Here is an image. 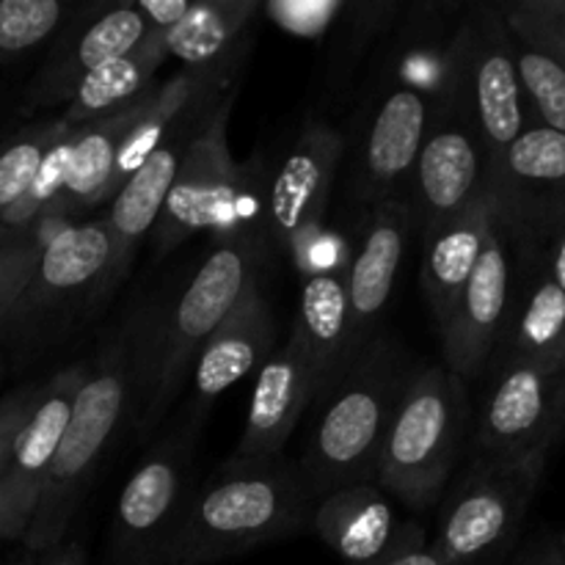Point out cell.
<instances>
[{
  "label": "cell",
  "instance_id": "6da1fadb",
  "mask_svg": "<svg viewBox=\"0 0 565 565\" xmlns=\"http://www.w3.org/2000/svg\"><path fill=\"white\" fill-rule=\"evenodd\" d=\"M315 497L301 469L276 461H226L185 497L163 565H213L312 524Z\"/></svg>",
  "mask_w": 565,
  "mask_h": 565
},
{
  "label": "cell",
  "instance_id": "7a4b0ae2",
  "mask_svg": "<svg viewBox=\"0 0 565 565\" xmlns=\"http://www.w3.org/2000/svg\"><path fill=\"white\" fill-rule=\"evenodd\" d=\"M263 257V235L215 241L163 318L149 329L138 326L136 401L143 406L138 417L141 430L154 428L163 419L185 386L207 337L237 307L248 287L259 285Z\"/></svg>",
  "mask_w": 565,
  "mask_h": 565
},
{
  "label": "cell",
  "instance_id": "3957f363",
  "mask_svg": "<svg viewBox=\"0 0 565 565\" xmlns=\"http://www.w3.org/2000/svg\"><path fill=\"white\" fill-rule=\"evenodd\" d=\"M414 367L401 348L375 334L326 386L301 469L315 500L337 489L375 483L381 447Z\"/></svg>",
  "mask_w": 565,
  "mask_h": 565
},
{
  "label": "cell",
  "instance_id": "277c9868",
  "mask_svg": "<svg viewBox=\"0 0 565 565\" xmlns=\"http://www.w3.org/2000/svg\"><path fill=\"white\" fill-rule=\"evenodd\" d=\"M136 381L138 323H130L103 348L97 362L88 364L86 381L77 392L58 452L44 480L36 513L22 539L31 552L42 555L64 541L92 475L97 472L99 456L136 401Z\"/></svg>",
  "mask_w": 565,
  "mask_h": 565
},
{
  "label": "cell",
  "instance_id": "5b68a950",
  "mask_svg": "<svg viewBox=\"0 0 565 565\" xmlns=\"http://www.w3.org/2000/svg\"><path fill=\"white\" fill-rule=\"evenodd\" d=\"M235 92L215 99L193 127V136L182 152L171 191L154 224L158 254L174 252L196 232H213L215 241L237 235H263L265 193L257 177L232 160L226 143Z\"/></svg>",
  "mask_w": 565,
  "mask_h": 565
},
{
  "label": "cell",
  "instance_id": "8992f818",
  "mask_svg": "<svg viewBox=\"0 0 565 565\" xmlns=\"http://www.w3.org/2000/svg\"><path fill=\"white\" fill-rule=\"evenodd\" d=\"M472 419L467 384L447 367H419L408 379L381 447L375 486L412 511L439 502Z\"/></svg>",
  "mask_w": 565,
  "mask_h": 565
},
{
  "label": "cell",
  "instance_id": "52a82bcc",
  "mask_svg": "<svg viewBox=\"0 0 565 565\" xmlns=\"http://www.w3.org/2000/svg\"><path fill=\"white\" fill-rule=\"evenodd\" d=\"M439 72L434 108L467 121L489 163L533 125L500 3H478L463 14L447 42Z\"/></svg>",
  "mask_w": 565,
  "mask_h": 565
},
{
  "label": "cell",
  "instance_id": "ba28073f",
  "mask_svg": "<svg viewBox=\"0 0 565 565\" xmlns=\"http://www.w3.org/2000/svg\"><path fill=\"white\" fill-rule=\"evenodd\" d=\"M483 379L472 458L550 461L565 439V359L497 364Z\"/></svg>",
  "mask_w": 565,
  "mask_h": 565
},
{
  "label": "cell",
  "instance_id": "9c48e42d",
  "mask_svg": "<svg viewBox=\"0 0 565 565\" xmlns=\"http://www.w3.org/2000/svg\"><path fill=\"white\" fill-rule=\"evenodd\" d=\"M546 461L472 458L441 502L439 533L430 546L441 565H475L505 550L522 530L539 494Z\"/></svg>",
  "mask_w": 565,
  "mask_h": 565
},
{
  "label": "cell",
  "instance_id": "30bf717a",
  "mask_svg": "<svg viewBox=\"0 0 565 565\" xmlns=\"http://www.w3.org/2000/svg\"><path fill=\"white\" fill-rule=\"evenodd\" d=\"M342 158L345 136L326 119H309L265 193L268 232L285 252L303 263H309L312 246L323 235V215Z\"/></svg>",
  "mask_w": 565,
  "mask_h": 565
},
{
  "label": "cell",
  "instance_id": "8fae6325",
  "mask_svg": "<svg viewBox=\"0 0 565 565\" xmlns=\"http://www.w3.org/2000/svg\"><path fill=\"white\" fill-rule=\"evenodd\" d=\"M88 364H70L36 390L0 478V541H22L58 452Z\"/></svg>",
  "mask_w": 565,
  "mask_h": 565
},
{
  "label": "cell",
  "instance_id": "7c38bea8",
  "mask_svg": "<svg viewBox=\"0 0 565 565\" xmlns=\"http://www.w3.org/2000/svg\"><path fill=\"white\" fill-rule=\"evenodd\" d=\"M491 163L472 127L450 110H436L406 185L412 230L423 237L489 196Z\"/></svg>",
  "mask_w": 565,
  "mask_h": 565
},
{
  "label": "cell",
  "instance_id": "4fadbf2b",
  "mask_svg": "<svg viewBox=\"0 0 565 565\" xmlns=\"http://www.w3.org/2000/svg\"><path fill=\"white\" fill-rule=\"evenodd\" d=\"M513 281V254L505 230L491 221L486 235V246L480 252L478 265L469 276L467 287L452 307L450 320L439 331L441 348H445V367L463 384L483 379L500 345L502 329H505L508 303H511Z\"/></svg>",
  "mask_w": 565,
  "mask_h": 565
},
{
  "label": "cell",
  "instance_id": "5bb4252c",
  "mask_svg": "<svg viewBox=\"0 0 565 565\" xmlns=\"http://www.w3.org/2000/svg\"><path fill=\"white\" fill-rule=\"evenodd\" d=\"M430 121H434V103L414 83L395 77L390 86L381 88L356 147L353 188L359 202L373 207L384 199L406 196L408 177L417 163Z\"/></svg>",
  "mask_w": 565,
  "mask_h": 565
},
{
  "label": "cell",
  "instance_id": "9a60e30c",
  "mask_svg": "<svg viewBox=\"0 0 565 565\" xmlns=\"http://www.w3.org/2000/svg\"><path fill=\"white\" fill-rule=\"evenodd\" d=\"M188 441L160 445L132 472L116 502L110 530L114 565H163L171 530L185 502Z\"/></svg>",
  "mask_w": 565,
  "mask_h": 565
},
{
  "label": "cell",
  "instance_id": "2e32d148",
  "mask_svg": "<svg viewBox=\"0 0 565 565\" xmlns=\"http://www.w3.org/2000/svg\"><path fill=\"white\" fill-rule=\"evenodd\" d=\"M489 193L497 221L522 232L565 213V136L530 125L491 163Z\"/></svg>",
  "mask_w": 565,
  "mask_h": 565
},
{
  "label": "cell",
  "instance_id": "e0dca14e",
  "mask_svg": "<svg viewBox=\"0 0 565 565\" xmlns=\"http://www.w3.org/2000/svg\"><path fill=\"white\" fill-rule=\"evenodd\" d=\"M320 375L301 337L290 331L285 345L274 348L257 370L246 428L235 447L232 461H276L290 441L298 419L309 403L320 397Z\"/></svg>",
  "mask_w": 565,
  "mask_h": 565
},
{
  "label": "cell",
  "instance_id": "ac0fdd59",
  "mask_svg": "<svg viewBox=\"0 0 565 565\" xmlns=\"http://www.w3.org/2000/svg\"><path fill=\"white\" fill-rule=\"evenodd\" d=\"M154 31L141 14L138 3H121L103 9L88 22L72 25L55 42L42 70L33 75L28 86V108H53L70 103L72 94L99 66L121 58L141 47Z\"/></svg>",
  "mask_w": 565,
  "mask_h": 565
},
{
  "label": "cell",
  "instance_id": "d6986e66",
  "mask_svg": "<svg viewBox=\"0 0 565 565\" xmlns=\"http://www.w3.org/2000/svg\"><path fill=\"white\" fill-rule=\"evenodd\" d=\"M408 232H412V207L406 196L384 199L370 207L362 237L348 257V298H351L359 351L373 340L384 318L406 254Z\"/></svg>",
  "mask_w": 565,
  "mask_h": 565
},
{
  "label": "cell",
  "instance_id": "ffe728a7",
  "mask_svg": "<svg viewBox=\"0 0 565 565\" xmlns=\"http://www.w3.org/2000/svg\"><path fill=\"white\" fill-rule=\"evenodd\" d=\"M276 320L259 285L248 287L237 307L207 337L191 367L193 414L202 419L215 401L259 370L274 353Z\"/></svg>",
  "mask_w": 565,
  "mask_h": 565
},
{
  "label": "cell",
  "instance_id": "44dd1931",
  "mask_svg": "<svg viewBox=\"0 0 565 565\" xmlns=\"http://www.w3.org/2000/svg\"><path fill=\"white\" fill-rule=\"evenodd\" d=\"M508 243L513 254L511 303L489 370L508 362L565 359V292L527 246L511 237Z\"/></svg>",
  "mask_w": 565,
  "mask_h": 565
},
{
  "label": "cell",
  "instance_id": "7402d4cb",
  "mask_svg": "<svg viewBox=\"0 0 565 565\" xmlns=\"http://www.w3.org/2000/svg\"><path fill=\"white\" fill-rule=\"evenodd\" d=\"M114 270V241L103 221L66 224L42 243L36 270L17 312L58 307L66 298L83 296L92 287L105 290Z\"/></svg>",
  "mask_w": 565,
  "mask_h": 565
},
{
  "label": "cell",
  "instance_id": "603a6c76",
  "mask_svg": "<svg viewBox=\"0 0 565 565\" xmlns=\"http://www.w3.org/2000/svg\"><path fill=\"white\" fill-rule=\"evenodd\" d=\"M312 527L345 565H370L403 539L408 524L397 519L386 491L375 483H359L320 497Z\"/></svg>",
  "mask_w": 565,
  "mask_h": 565
},
{
  "label": "cell",
  "instance_id": "cb8c5ba5",
  "mask_svg": "<svg viewBox=\"0 0 565 565\" xmlns=\"http://www.w3.org/2000/svg\"><path fill=\"white\" fill-rule=\"evenodd\" d=\"M204 116V114H202ZM196 127V125H193ZM193 127H180V130L171 132L125 182H121L119 191L110 199V210L105 215V224H108L110 241H114V270H110V281H119L127 274L132 263V254H136L138 243L154 230L160 218V210H163L166 196L171 191V182H174L177 169H180L182 152H185L188 141L193 136Z\"/></svg>",
  "mask_w": 565,
  "mask_h": 565
},
{
  "label": "cell",
  "instance_id": "d4e9b609",
  "mask_svg": "<svg viewBox=\"0 0 565 565\" xmlns=\"http://www.w3.org/2000/svg\"><path fill=\"white\" fill-rule=\"evenodd\" d=\"M301 337L320 375V395L326 386L359 356L353 334L351 298H348V259L329 268L307 270L298 298V315L292 329Z\"/></svg>",
  "mask_w": 565,
  "mask_h": 565
},
{
  "label": "cell",
  "instance_id": "484cf974",
  "mask_svg": "<svg viewBox=\"0 0 565 565\" xmlns=\"http://www.w3.org/2000/svg\"><path fill=\"white\" fill-rule=\"evenodd\" d=\"M494 221V199L491 193L480 199L467 213L456 215L447 224L436 226L423 237V268L419 285L434 315L436 331H441L450 320L458 296L467 287L480 252L486 246V235Z\"/></svg>",
  "mask_w": 565,
  "mask_h": 565
},
{
  "label": "cell",
  "instance_id": "4316f807",
  "mask_svg": "<svg viewBox=\"0 0 565 565\" xmlns=\"http://www.w3.org/2000/svg\"><path fill=\"white\" fill-rule=\"evenodd\" d=\"M259 14L257 0H202L160 33V44L185 70H226L235 64L237 47L246 44L248 28Z\"/></svg>",
  "mask_w": 565,
  "mask_h": 565
},
{
  "label": "cell",
  "instance_id": "83f0119b",
  "mask_svg": "<svg viewBox=\"0 0 565 565\" xmlns=\"http://www.w3.org/2000/svg\"><path fill=\"white\" fill-rule=\"evenodd\" d=\"M166 58L169 55L160 44V33H154L138 50L83 77L58 119L70 127H83L136 108L154 88V75Z\"/></svg>",
  "mask_w": 565,
  "mask_h": 565
},
{
  "label": "cell",
  "instance_id": "f1b7e54d",
  "mask_svg": "<svg viewBox=\"0 0 565 565\" xmlns=\"http://www.w3.org/2000/svg\"><path fill=\"white\" fill-rule=\"evenodd\" d=\"M136 108L77 127L75 143H72L70 177H66V188L55 204L53 215L81 213V210L94 207L99 202H110L108 185L110 174H114V160Z\"/></svg>",
  "mask_w": 565,
  "mask_h": 565
},
{
  "label": "cell",
  "instance_id": "f546056e",
  "mask_svg": "<svg viewBox=\"0 0 565 565\" xmlns=\"http://www.w3.org/2000/svg\"><path fill=\"white\" fill-rule=\"evenodd\" d=\"M513 61L533 125L565 136V66L539 44L511 31Z\"/></svg>",
  "mask_w": 565,
  "mask_h": 565
},
{
  "label": "cell",
  "instance_id": "4dcf8cb0",
  "mask_svg": "<svg viewBox=\"0 0 565 565\" xmlns=\"http://www.w3.org/2000/svg\"><path fill=\"white\" fill-rule=\"evenodd\" d=\"M70 130L72 127L61 119H50L31 127L0 149V213H6L11 204L25 196L50 149Z\"/></svg>",
  "mask_w": 565,
  "mask_h": 565
},
{
  "label": "cell",
  "instance_id": "1f68e13d",
  "mask_svg": "<svg viewBox=\"0 0 565 565\" xmlns=\"http://www.w3.org/2000/svg\"><path fill=\"white\" fill-rule=\"evenodd\" d=\"M75 130L72 127L58 143L47 152L42 169H39L36 180L25 191V196L17 204H11L6 213H0V226L9 232V237H20L36 221L50 218L58 204L61 193L66 188V177H70V160H72V143H75Z\"/></svg>",
  "mask_w": 565,
  "mask_h": 565
},
{
  "label": "cell",
  "instance_id": "d6a6232c",
  "mask_svg": "<svg viewBox=\"0 0 565 565\" xmlns=\"http://www.w3.org/2000/svg\"><path fill=\"white\" fill-rule=\"evenodd\" d=\"M61 0H0V64L31 53L64 25Z\"/></svg>",
  "mask_w": 565,
  "mask_h": 565
},
{
  "label": "cell",
  "instance_id": "836d02e7",
  "mask_svg": "<svg viewBox=\"0 0 565 565\" xmlns=\"http://www.w3.org/2000/svg\"><path fill=\"white\" fill-rule=\"evenodd\" d=\"M508 28L539 44L565 66V0H516L500 3Z\"/></svg>",
  "mask_w": 565,
  "mask_h": 565
},
{
  "label": "cell",
  "instance_id": "e575fe53",
  "mask_svg": "<svg viewBox=\"0 0 565 565\" xmlns=\"http://www.w3.org/2000/svg\"><path fill=\"white\" fill-rule=\"evenodd\" d=\"M348 6L342 0H270L263 6V14L292 36L320 42L340 25Z\"/></svg>",
  "mask_w": 565,
  "mask_h": 565
},
{
  "label": "cell",
  "instance_id": "d590c367",
  "mask_svg": "<svg viewBox=\"0 0 565 565\" xmlns=\"http://www.w3.org/2000/svg\"><path fill=\"white\" fill-rule=\"evenodd\" d=\"M42 243L31 237H6L0 241V326L17 315L31 276L36 270Z\"/></svg>",
  "mask_w": 565,
  "mask_h": 565
},
{
  "label": "cell",
  "instance_id": "8d00e7d4",
  "mask_svg": "<svg viewBox=\"0 0 565 565\" xmlns=\"http://www.w3.org/2000/svg\"><path fill=\"white\" fill-rule=\"evenodd\" d=\"M36 390L39 384H28V386H20L17 392H9L6 397H0V478H3L11 445H14L17 430H20L22 419H25L33 397H36Z\"/></svg>",
  "mask_w": 565,
  "mask_h": 565
},
{
  "label": "cell",
  "instance_id": "74e56055",
  "mask_svg": "<svg viewBox=\"0 0 565 565\" xmlns=\"http://www.w3.org/2000/svg\"><path fill=\"white\" fill-rule=\"evenodd\" d=\"M370 565H441L439 557L428 546V535H425L423 524H408L403 539L386 552L381 561Z\"/></svg>",
  "mask_w": 565,
  "mask_h": 565
},
{
  "label": "cell",
  "instance_id": "f35d334b",
  "mask_svg": "<svg viewBox=\"0 0 565 565\" xmlns=\"http://www.w3.org/2000/svg\"><path fill=\"white\" fill-rule=\"evenodd\" d=\"M141 14L147 17V22L152 25L154 33H163L169 31L171 25L182 20L191 9L188 0H141Z\"/></svg>",
  "mask_w": 565,
  "mask_h": 565
},
{
  "label": "cell",
  "instance_id": "ab89813d",
  "mask_svg": "<svg viewBox=\"0 0 565 565\" xmlns=\"http://www.w3.org/2000/svg\"><path fill=\"white\" fill-rule=\"evenodd\" d=\"M31 565H86V555L77 544H58L55 550L42 552V561Z\"/></svg>",
  "mask_w": 565,
  "mask_h": 565
},
{
  "label": "cell",
  "instance_id": "60d3db41",
  "mask_svg": "<svg viewBox=\"0 0 565 565\" xmlns=\"http://www.w3.org/2000/svg\"><path fill=\"white\" fill-rule=\"evenodd\" d=\"M519 565H555V539L541 541L539 546H533Z\"/></svg>",
  "mask_w": 565,
  "mask_h": 565
},
{
  "label": "cell",
  "instance_id": "b9f144b4",
  "mask_svg": "<svg viewBox=\"0 0 565 565\" xmlns=\"http://www.w3.org/2000/svg\"><path fill=\"white\" fill-rule=\"evenodd\" d=\"M555 565H565V530L555 539Z\"/></svg>",
  "mask_w": 565,
  "mask_h": 565
},
{
  "label": "cell",
  "instance_id": "7bdbcfd3",
  "mask_svg": "<svg viewBox=\"0 0 565 565\" xmlns=\"http://www.w3.org/2000/svg\"><path fill=\"white\" fill-rule=\"evenodd\" d=\"M20 565H31V561H25V563H20Z\"/></svg>",
  "mask_w": 565,
  "mask_h": 565
}]
</instances>
